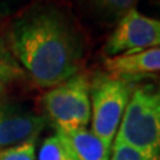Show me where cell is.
<instances>
[{
    "label": "cell",
    "instance_id": "6da1fadb",
    "mask_svg": "<svg viewBox=\"0 0 160 160\" xmlns=\"http://www.w3.org/2000/svg\"><path fill=\"white\" fill-rule=\"evenodd\" d=\"M11 52L39 87L52 88L75 76L83 47L67 18L42 7L18 19L9 32Z\"/></svg>",
    "mask_w": 160,
    "mask_h": 160
},
{
    "label": "cell",
    "instance_id": "7a4b0ae2",
    "mask_svg": "<svg viewBox=\"0 0 160 160\" xmlns=\"http://www.w3.org/2000/svg\"><path fill=\"white\" fill-rule=\"evenodd\" d=\"M115 139L160 160V84L146 83L133 89Z\"/></svg>",
    "mask_w": 160,
    "mask_h": 160
},
{
    "label": "cell",
    "instance_id": "3957f363",
    "mask_svg": "<svg viewBox=\"0 0 160 160\" xmlns=\"http://www.w3.org/2000/svg\"><path fill=\"white\" fill-rule=\"evenodd\" d=\"M131 95L126 79L109 73H96L89 82L92 133L107 148H112L123 113Z\"/></svg>",
    "mask_w": 160,
    "mask_h": 160
},
{
    "label": "cell",
    "instance_id": "277c9868",
    "mask_svg": "<svg viewBox=\"0 0 160 160\" xmlns=\"http://www.w3.org/2000/svg\"><path fill=\"white\" fill-rule=\"evenodd\" d=\"M43 104L56 129L86 128L91 120L89 80L76 73L44 93Z\"/></svg>",
    "mask_w": 160,
    "mask_h": 160
},
{
    "label": "cell",
    "instance_id": "5b68a950",
    "mask_svg": "<svg viewBox=\"0 0 160 160\" xmlns=\"http://www.w3.org/2000/svg\"><path fill=\"white\" fill-rule=\"evenodd\" d=\"M155 47H160V19L148 18L136 8H131L120 18L104 51L112 58L119 53L129 55Z\"/></svg>",
    "mask_w": 160,
    "mask_h": 160
},
{
    "label": "cell",
    "instance_id": "8992f818",
    "mask_svg": "<svg viewBox=\"0 0 160 160\" xmlns=\"http://www.w3.org/2000/svg\"><path fill=\"white\" fill-rule=\"evenodd\" d=\"M46 118L13 103H0V149L36 140Z\"/></svg>",
    "mask_w": 160,
    "mask_h": 160
},
{
    "label": "cell",
    "instance_id": "52a82bcc",
    "mask_svg": "<svg viewBox=\"0 0 160 160\" xmlns=\"http://www.w3.org/2000/svg\"><path fill=\"white\" fill-rule=\"evenodd\" d=\"M104 66L109 75L122 79H139L148 73L160 72V47L107 58Z\"/></svg>",
    "mask_w": 160,
    "mask_h": 160
},
{
    "label": "cell",
    "instance_id": "ba28073f",
    "mask_svg": "<svg viewBox=\"0 0 160 160\" xmlns=\"http://www.w3.org/2000/svg\"><path fill=\"white\" fill-rule=\"evenodd\" d=\"M71 144L79 160H111V149L103 144L92 131L86 128L78 129H56Z\"/></svg>",
    "mask_w": 160,
    "mask_h": 160
},
{
    "label": "cell",
    "instance_id": "9c48e42d",
    "mask_svg": "<svg viewBox=\"0 0 160 160\" xmlns=\"http://www.w3.org/2000/svg\"><path fill=\"white\" fill-rule=\"evenodd\" d=\"M38 160H79L68 140L60 132L47 138L39 151Z\"/></svg>",
    "mask_w": 160,
    "mask_h": 160
},
{
    "label": "cell",
    "instance_id": "30bf717a",
    "mask_svg": "<svg viewBox=\"0 0 160 160\" xmlns=\"http://www.w3.org/2000/svg\"><path fill=\"white\" fill-rule=\"evenodd\" d=\"M23 76V68L7 47L4 39L0 36V82L11 83Z\"/></svg>",
    "mask_w": 160,
    "mask_h": 160
},
{
    "label": "cell",
    "instance_id": "8fae6325",
    "mask_svg": "<svg viewBox=\"0 0 160 160\" xmlns=\"http://www.w3.org/2000/svg\"><path fill=\"white\" fill-rule=\"evenodd\" d=\"M0 160H36V140L0 149Z\"/></svg>",
    "mask_w": 160,
    "mask_h": 160
},
{
    "label": "cell",
    "instance_id": "7c38bea8",
    "mask_svg": "<svg viewBox=\"0 0 160 160\" xmlns=\"http://www.w3.org/2000/svg\"><path fill=\"white\" fill-rule=\"evenodd\" d=\"M92 2L104 12L113 16H123L131 8H135L139 0H92Z\"/></svg>",
    "mask_w": 160,
    "mask_h": 160
},
{
    "label": "cell",
    "instance_id": "4fadbf2b",
    "mask_svg": "<svg viewBox=\"0 0 160 160\" xmlns=\"http://www.w3.org/2000/svg\"><path fill=\"white\" fill-rule=\"evenodd\" d=\"M111 160H148L142 152L115 139L111 148Z\"/></svg>",
    "mask_w": 160,
    "mask_h": 160
},
{
    "label": "cell",
    "instance_id": "5bb4252c",
    "mask_svg": "<svg viewBox=\"0 0 160 160\" xmlns=\"http://www.w3.org/2000/svg\"><path fill=\"white\" fill-rule=\"evenodd\" d=\"M6 87H7V84H6V83L0 82V96H2V95H3V92L6 91Z\"/></svg>",
    "mask_w": 160,
    "mask_h": 160
},
{
    "label": "cell",
    "instance_id": "9a60e30c",
    "mask_svg": "<svg viewBox=\"0 0 160 160\" xmlns=\"http://www.w3.org/2000/svg\"><path fill=\"white\" fill-rule=\"evenodd\" d=\"M155 4H156L158 7H160V2H155Z\"/></svg>",
    "mask_w": 160,
    "mask_h": 160
}]
</instances>
